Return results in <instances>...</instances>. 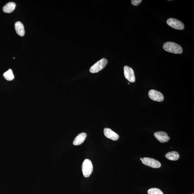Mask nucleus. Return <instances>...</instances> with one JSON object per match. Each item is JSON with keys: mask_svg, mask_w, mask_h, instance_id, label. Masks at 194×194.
<instances>
[{"mask_svg": "<svg viewBox=\"0 0 194 194\" xmlns=\"http://www.w3.org/2000/svg\"><path fill=\"white\" fill-rule=\"evenodd\" d=\"M147 192L148 194H163L161 190L157 188L150 189L148 190Z\"/></svg>", "mask_w": 194, "mask_h": 194, "instance_id": "nucleus-15", "label": "nucleus"}, {"mask_svg": "<svg viewBox=\"0 0 194 194\" xmlns=\"http://www.w3.org/2000/svg\"><path fill=\"white\" fill-rule=\"evenodd\" d=\"M166 158L172 161H176L179 159V155L177 151H173L169 152L166 155Z\"/></svg>", "mask_w": 194, "mask_h": 194, "instance_id": "nucleus-13", "label": "nucleus"}, {"mask_svg": "<svg viewBox=\"0 0 194 194\" xmlns=\"http://www.w3.org/2000/svg\"><path fill=\"white\" fill-rule=\"evenodd\" d=\"M4 78L8 81H12L14 80V76L12 70L9 69L4 74Z\"/></svg>", "mask_w": 194, "mask_h": 194, "instance_id": "nucleus-14", "label": "nucleus"}, {"mask_svg": "<svg viewBox=\"0 0 194 194\" xmlns=\"http://www.w3.org/2000/svg\"><path fill=\"white\" fill-rule=\"evenodd\" d=\"M148 95L149 97L152 100L158 102H162L164 100V96L162 94L154 90L149 91Z\"/></svg>", "mask_w": 194, "mask_h": 194, "instance_id": "nucleus-6", "label": "nucleus"}, {"mask_svg": "<svg viewBox=\"0 0 194 194\" xmlns=\"http://www.w3.org/2000/svg\"><path fill=\"white\" fill-rule=\"evenodd\" d=\"M155 137L157 140L161 143L168 142L170 140V138L167 134L164 132H157L154 134Z\"/></svg>", "mask_w": 194, "mask_h": 194, "instance_id": "nucleus-8", "label": "nucleus"}, {"mask_svg": "<svg viewBox=\"0 0 194 194\" xmlns=\"http://www.w3.org/2000/svg\"><path fill=\"white\" fill-rule=\"evenodd\" d=\"M163 48L166 52L176 54H182L183 50L180 45L173 42L165 43L163 44Z\"/></svg>", "mask_w": 194, "mask_h": 194, "instance_id": "nucleus-1", "label": "nucleus"}, {"mask_svg": "<svg viewBox=\"0 0 194 194\" xmlns=\"http://www.w3.org/2000/svg\"><path fill=\"white\" fill-rule=\"evenodd\" d=\"M87 137V134L85 133H82L75 138L73 141V144L75 146L81 145L84 142Z\"/></svg>", "mask_w": 194, "mask_h": 194, "instance_id": "nucleus-10", "label": "nucleus"}, {"mask_svg": "<svg viewBox=\"0 0 194 194\" xmlns=\"http://www.w3.org/2000/svg\"><path fill=\"white\" fill-rule=\"evenodd\" d=\"M82 171L83 176L86 178L89 177L93 171V166L90 160L86 159L82 163Z\"/></svg>", "mask_w": 194, "mask_h": 194, "instance_id": "nucleus-2", "label": "nucleus"}, {"mask_svg": "<svg viewBox=\"0 0 194 194\" xmlns=\"http://www.w3.org/2000/svg\"><path fill=\"white\" fill-rule=\"evenodd\" d=\"M107 63V59L102 58L97 62L91 67L90 70L91 73H97L103 69Z\"/></svg>", "mask_w": 194, "mask_h": 194, "instance_id": "nucleus-3", "label": "nucleus"}, {"mask_svg": "<svg viewBox=\"0 0 194 194\" xmlns=\"http://www.w3.org/2000/svg\"><path fill=\"white\" fill-rule=\"evenodd\" d=\"M104 135L107 138L111 139L113 141H117L119 139V136L117 133L114 132L111 129L109 128H105L104 130Z\"/></svg>", "mask_w": 194, "mask_h": 194, "instance_id": "nucleus-9", "label": "nucleus"}, {"mask_svg": "<svg viewBox=\"0 0 194 194\" xmlns=\"http://www.w3.org/2000/svg\"><path fill=\"white\" fill-rule=\"evenodd\" d=\"M166 23L171 28L178 30H183L184 28V24L180 21L174 18H169L166 21Z\"/></svg>", "mask_w": 194, "mask_h": 194, "instance_id": "nucleus-4", "label": "nucleus"}, {"mask_svg": "<svg viewBox=\"0 0 194 194\" xmlns=\"http://www.w3.org/2000/svg\"></svg>", "mask_w": 194, "mask_h": 194, "instance_id": "nucleus-18", "label": "nucleus"}, {"mask_svg": "<svg viewBox=\"0 0 194 194\" xmlns=\"http://www.w3.org/2000/svg\"><path fill=\"white\" fill-rule=\"evenodd\" d=\"M16 6L15 3L13 2H9L4 6L3 8V10L4 12L6 13H11L14 10Z\"/></svg>", "mask_w": 194, "mask_h": 194, "instance_id": "nucleus-12", "label": "nucleus"}, {"mask_svg": "<svg viewBox=\"0 0 194 194\" xmlns=\"http://www.w3.org/2000/svg\"><path fill=\"white\" fill-rule=\"evenodd\" d=\"M142 158H140V160H142Z\"/></svg>", "mask_w": 194, "mask_h": 194, "instance_id": "nucleus-17", "label": "nucleus"}, {"mask_svg": "<svg viewBox=\"0 0 194 194\" xmlns=\"http://www.w3.org/2000/svg\"><path fill=\"white\" fill-rule=\"evenodd\" d=\"M124 72L125 77L130 82H134L135 81L134 70L132 68L128 66H125L124 67Z\"/></svg>", "mask_w": 194, "mask_h": 194, "instance_id": "nucleus-7", "label": "nucleus"}, {"mask_svg": "<svg viewBox=\"0 0 194 194\" xmlns=\"http://www.w3.org/2000/svg\"><path fill=\"white\" fill-rule=\"evenodd\" d=\"M142 1V0H132L131 1V4L134 6H137L139 5Z\"/></svg>", "mask_w": 194, "mask_h": 194, "instance_id": "nucleus-16", "label": "nucleus"}, {"mask_svg": "<svg viewBox=\"0 0 194 194\" xmlns=\"http://www.w3.org/2000/svg\"><path fill=\"white\" fill-rule=\"evenodd\" d=\"M16 31L18 35L21 36H23L25 34L24 27L22 23L20 21L16 22L15 23Z\"/></svg>", "mask_w": 194, "mask_h": 194, "instance_id": "nucleus-11", "label": "nucleus"}, {"mask_svg": "<svg viewBox=\"0 0 194 194\" xmlns=\"http://www.w3.org/2000/svg\"><path fill=\"white\" fill-rule=\"evenodd\" d=\"M141 161L144 164L151 167L158 168L161 166L160 162L154 158L145 157L143 158Z\"/></svg>", "mask_w": 194, "mask_h": 194, "instance_id": "nucleus-5", "label": "nucleus"}]
</instances>
